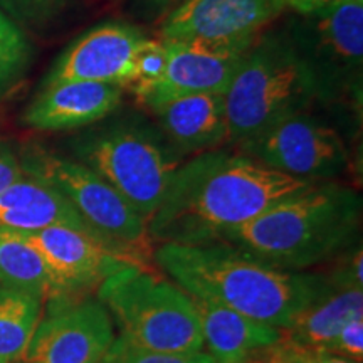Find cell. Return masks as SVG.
Masks as SVG:
<instances>
[{"label":"cell","instance_id":"cell-1","mask_svg":"<svg viewBox=\"0 0 363 363\" xmlns=\"http://www.w3.org/2000/svg\"><path fill=\"white\" fill-rule=\"evenodd\" d=\"M311 182L267 169L242 152L208 150L184 162L148 220L152 242L206 246L222 242L286 195Z\"/></svg>","mask_w":363,"mask_h":363},{"label":"cell","instance_id":"cell-2","mask_svg":"<svg viewBox=\"0 0 363 363\" xmlns=\"http://www.w3.org/2000/svg\"><path fill=\"white\" fill-rule=\"evenodd\" d=\"M153 257L190 296L219 303L283 331L333 289L323 276L267 266L227 242L160 244Z\"/></svg>","mask_w":363,"mask_h":363},{"label":"cell","instance_id":"cell-3","mask_svg":"<svg viewBox=\"0 0 363 363\" xmlns=\"http://www.w3.org/2000/svg\"><path fill=\"white\" fill-rule=\"evenodd\" d=\"M362 219L360 195L335 182H311L279 199L222 242L267 266L301 272L340 256L355 240Z\"/></svg>","mask_w":363,"mask_h":363},{"label":"cell","instance_id":"cell-4","mask_svg":"<svg viewBox=\"0 0 363 363\" xmlns=\"http://www.w3.org/2000/svg\"><path fill=\"white\" fill-rule=\"evenodd\" d=\"M227 143L242 145L318 101L315 79L286 33L257 35L224 93Z\"/></svg>","mask_w":363,"mask_h":363},{"label":"cell","instance_id":"cell-5","mask_svg":"<svg viewBox=\"0 0 363 363\" xmlns=\"http://www.w3.org/2000/svg\"><path fill=\"white\" fill-rule=\"evenodd\" d=\"M98 299L120 337L138 348L162 353L203 352L194 298L145 264H130L98 286Z\"/></svg>","mask_w":363,"mask_h":363},{"label":"cell","instance_id":"cell-6","mask_svg":"<svg viewBox=\"0 0 363 363\" xmlns=\"http://www.w3.org/2000/svg\"><path fill=\"white\" fill-rule=\"evenodd\" d=\"M81 163L110 184L145 219L155 214L184 155L148 126L120 123L78 145Z\"/></svg>","mask_w":363,"mask_h":363},{"label":"cell","instance_id":"cell-7","mask_svg":"<svg viewBox=\"0 0 363 363\" xmlns=\"http://www.w3.org/2000/svg\"><path fill=\"white\" fill-rule=\"evenodd\" d=\"M21 165L26 175L57 190L84 224L116 251L140 264L153 256L148 220L84 163L29 147Z\"/></svg>","mask_w":363,"mask_h":363},{"label":"cell","instance_id":"cell-8","mask_svg":"<svg viewBox=\"0 0 363 363\" xmlns=\"http://www.w3.org/2000/svg\"><path fill=\"white\" fill-rule=\"evenodd\" d=\"M286 35L315 79L318 103L362 98L363 0L293 13Z\"/></svg>","mask_w":363,"mask_h":363},{"label":"cell","instance_id":"cell-9","mask_svg":"<svg viewBox=\"0 0 363 363\" xmlns=\"http://www.w3.org/2000/svg\"><path fill=\"white\" fill-rule=\"evenodd\" d=\"M163 59L162 40L150 39L128 24L108 22L72 43L54 62L43 86L93 81L131 89L157 76Z\"/></svg>","mask_w":363,"mask_h":363},{"label":"cell","instance_id":"cell-10","mask_svg":"<svg viewBox=\"0 0 363 363\" xmlns=\"http://www.w3.org/2000/svg\"><path fill=\"white\" fill-rule=\"evenodd\" d=\"M239 150L267 169L306 182H326L348 165L342 135L306 111L278 121Z\"/></svg>","mask_w":363,"mask_h":363},{"label":"cell","instance_id":"cell-11","mask_svg":"<svg viewBox=\"0 0 363 363\" xmlns=\"http://www.w3.org/2000/svg\"><path fill=\"white\" fill-rule=\"evenodd\" d=\"M115 325L96 298H52L43 311L24 363H98L115 342Z\"/></svg>","mask_w":363,"mask_h":363},{"label":"cell","instance_id":"cell-12","mask_svg":"<svg viewBox=\"0 0 363 363\" xmlns=\"http://www.w3.org/2000/svg\"><path fill=\"white\" fill-rule=\"evenodd\" d=\"M160 40V39H158ZM165 59L157 76L131 88L147 110L195 94H224L249 48H212L162 40Z\"/></svg>","mask_w":363,"mask_h":363},{"label":"cell","instance_id":"cell-13","mask_svg":"<svg viewBox=\"0 0 363 363\" xmlns=\"http://www.w3.org/2000/svg\"><path fill=\"white\" fill-rule=\"evenodd\" d=\"M283 7L278 0H185L160 27V40L249 48Z\"/></svg>","mask_w":363,"mask_h":363},{"label":"cell","instance_id":"cell-14","mask_svg":"<svg viewBox=\"0 0 363 363\" xmlns=\"http://www.w3.org/2000/svg\"><path fill=\"white\" fill-rule=\"evenodd\" d=\"M19 233L44 257L65 294H76L99 286L108 276L126 266L140 264L89 230L52 225Z\"/></svg>","mask_w":363,"mask_h":363},{"label":"cell","instance_id":"cell-15","mask_svg":"<svg viewBox=\"0 0 363 363\" xmlns=\"http://www.w3.org/2000/svg\"><path fill=\"white\" fill-rule=\"evenodd\" d=\"M120 86L93 81H65L43 86L22 116L27 126L43 131L74 130L98 123L123 101Z\"/></svg>","mask_w":363,"mask_h":363},{"label":"cell","instance_id":"cell-16","mask_svg":"<svg viewBox=\"0 0 363 363\" xmlns=\"http://www.w3.org/2000/svg\"><path fill=\"white\" fill-rule=\"evenodd\" d=\"M163 136L182 155L216 150L227 143L224 94H195L152 110Z\"/></svg>","mask_w":363,"mask_h":363},{"label":"cell","instance_id":"cell-17","mask_svg":"<svg viewBox=\"0 0 363 363\" xmlns=\"http://www.w3.org/2000/svg\"><path fill=\"white\" fill-rule=\"evenodd\" d=\"M194 298V296H192ZM203 350L216 363H246L262 348L283 338V330L259 323L219 303L194 298Z\"/></svg>","mask_w":363,"mask_h":363},{"label":"cell","instance_id":"cell-18","mask_svg":"<svg viewBox=\"0 0 363 363\" xmlns=\"http://www.w3.org/2000/svg\"><path fill=\"white\" fill-rule=\"evenodd\" d=\"M52 225L76 227L93 233L57 190L34 177L24 175L0 192V227L39 230Z\"/></svg>","mask_w":363,"mask_h":363},{"label":"cell","instance_id":"cell-19","mask_svg":"<svg viewBox=\"0 0 363 363\" xmlns=\"http://www.w3.org/2000/svg\"><path fill=\"white\" fill-rule=\"evenodd\" d=\"M357 316H363L362 289H331L284 330V337L306 352H328L340 330Z\"/></svg>","mask_w":363,"mask_h":363},{"label":"cell","instance_id":"cell-20","mask_svg":"<svg viewBox=\"0 0 363 363\" xmlns=\"http://www.w3.org/2000/svg\"><path fill=\"white\" fill-rule=\"evenodd\" d=\"M0 286L44 299L66 296L51 267L19 230L0 227Z\"/></svg>","mask_w":363,"mask_h":363},{"label":"cell","instance_id":"cell-21","mask_svg":"<svg viewBox=\"0 0 363 363\" xmlns=\"http://www.w3.org/2000/svg\"><path fill=\"white\" fill-rule=\"evenodd\" d=\"M44 298L0 286V363L21 362L43 316Z\"/></svg>","mask_w":363,"mask_h":363},{"label":"cell","instance_id":"cell-22","mask_svg":"<svg viewBox=\"0 0 363 363\" xmlns=\"http://www.w3.org/2000/svg\"><path fill=\"white\" fill-rule=\"evenodd\" d=\"M33 49L22 29L0 9V99L7 98L24 79Z\"/></svg>","mask_w":363,"mask_h":363},{"label":"cell","instance_id":"cell-23","mask_svg":"<svg viewBox=\"0 0 363 363\" xmlns=\"http://www.w3.org/2000/svg\"><path fill=\"white\" fill-rule=\"evenodd\" d=\"M98 363H216L207 352L199 353H162L138 348L116 337Z\"/></svg>","mask_w":363,"mask_h":363},{"label":"cell","instance_id":"cell-24","mask_svg":"<svg viewBox=\"0 0 363 363\" xmlns=\"http://www.w3.org/2000/svg\"><path fill=\"white\" fill-rule=\"evenodd\" d=\"M72 0H0V9L12 22L24 27H44L69 7Z\"/></svg>","mask_w":363,"mask_h":363},{"label":"cell","instance_id":"cell-25","mask_svg":"<svg viewBox=\"0 0 363 363\" xmlns=\"http://www.w3.org/2000/svg\"><path fill=\"white\" fill-rule=\"evenodd\" d=\"M342 259L335 271L328 276V283L333 289H362L363 288V254L362 247H353L350 252L343 251Z\"/></svg>","mask_w":363,"mask_h":363},{"label":"cell","instance_id":"cell-26","mask_svg":"<svg viewBox=\"0 0 363 363\" xmlns=\"http://www.w3.org/2000/svg\"><path fill=\"white\" fill-rule=\"evenodd\" d=\"M328 352L347 357L350 360H363V316H357L340 330L337 338L330 345Z\"/></svg>","mask_w":363,"mask_h":363},{"label":"cell","instance_id":"cell-27","mask_svg":"<svg viewBox=\"0 0 363 363\" xmlns=\"http://www.w3.org/2000/svg\"><path fill=\"white\" fill-rule=\"evenodd\" d=\"M303 348L296 347L284 337L271 347L262 348L256 355H252L246 363H299L303 355Z\"/></svg>","mask_w":363,"mask_h":363},{"label":"cell","instance_id":"cell-28","mask_svg":"<svg viewBox=\"0 0 363 363\" xmlns=\"http://www.w3.org/2000/svg\"><path fill=\"white\" fill-rule=\"evenodd\" d=\"M21 160L4 145H0V192L6 190L13 182L21 180L24 177Z\"/></svg>","mask_w":363,"mask_h":363},{"label":"cell","instance_id":"cell-29","mask_svg":"<svg viewBox=\"0 0 363 363\" xmlns=\"http://www.w3.org/2000/svg\"><path fill=\"white\" fill-rule=\"evenodd\" d=\"M278 2L283 11H291L293 13H313L340 6V4H347L350 0H278Z\"/></svg>","mask_w":363,"mask_h":363},{"label":"cell","instance_id":"cell-30","mask_svg":"<svg viewBox=\"0 0 363 363\" xmlns=\"http://www.w3.org/2000/svg\"><path fill=\"white\" fill-rule=\"evenodd\" d=\"M299 363H360L331 352H303Z\"/></svg>","mask_w":363,"mask_h":363},{"label":"cell","instance_id":"cell-31","mask_svg":"<svg viewBox=\"0 0 363 363\" xmlns=\"http://www.w3.org/2000/svg\"><path fill=\"white\" fill-rule=\"evenodd\" d=\"M145 6L152 7V9H157V11H163V9H169V7H177L180 6L182 2H185V0H142Z\"/></svg>","mask_w":363,"mask_h":363},{"label":"cell","instance_id":"cell-32","mask_svg":"<svg viewBox=\"0 0 363 363\" xmlns=\"http://www.w3.org/2000/svg\"><path fill=\"white\" fill-rule=\"evenodd\" d=\"M16 363H24V362H16Z\"/></svg>","mask_w":363,"mask_h":363}]
</instances>
